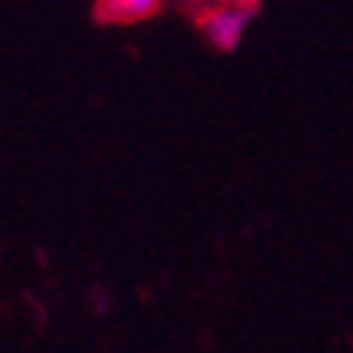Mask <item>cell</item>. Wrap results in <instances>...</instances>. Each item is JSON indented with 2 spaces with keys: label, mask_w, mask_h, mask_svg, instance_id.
Returning <instances> with one entry per match:
<instances>
[{
  "label": "cell",
  "mask_w": 353,
  "mask_h": 353,
  "mask_svg": "<svg viewBox=\"0 0 353 353\" xmlns=\"http://www.w3.org/2000/svg\"><path fill=\"white\" fill-rule=\"evenodd\" d=\"M250 13H253V7H240V3H230V0H211V3L201 7L198 23H201V32L208 43L230 52L243 39L246 26H250Z\"/></svg>",
  "instance_id": "1"
},
{
  "label": "cell",
  "mask_w": 353,
  "mask_h": 353,
  "mask_svg": "<svg viewBox=\"0 0 353 353\" xmlns=\"http://www.w3.org/2000/svg\"><path fill=\"white\" fill-rule=\"evenodd\" d=\"M162 7V0H97V17L104 23H137Z\"/></svg>",
  "instance_id": "2"
},
{
  "label": "cell",
  "mask_w": 353,
  "mask_h": 353,
  "mask_svg": "<svg viewBox=\"0 0 353 353\" xmlns=\"http://www.w3.org/2000/svg\"><path fill=\"white\" fill-rule=\"evenodd\" d=\"M230 3H240V7H256L259 0H230Z\"/></svg>",
  "instance_id": "3"
}]
</instances>
